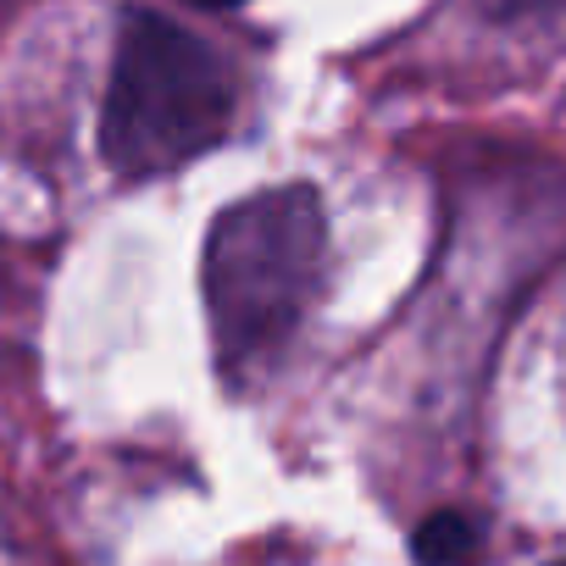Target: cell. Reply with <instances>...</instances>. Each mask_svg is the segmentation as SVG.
<instances>
[{
    "label": "cell",
    "mask_w": 566,
    "mask_h": 566,
    "mask_svg": "<svg viewBox=\"0 0 566 566\" xmlns=\"http://www.w3.org/2000/svg\"><path fill=\"white\" fill-rule=\"evenodd\" d=\"M323 266H328V217L317 189L283 184L217 211L200 261L217 361L228 373L266 367L317 306Z\"/></svg>",
    "instance_id": "6da1fadb"
},
{
    "label": "cell",
    "mask_w": 566,
    "mask_h": 566,
    "mask_svg": "<svg viewBox=\"0 0 566 566\" xmlns=\"http://www.w3.org/2000/svg\"><path fill=\"white\" fill-rule=\"evenodd\" d=\"M233 117L239 84L200 34L156 12L123 18L101 106V150L123 178H161L217 150L233 134Z\"/></svg>",
    "instance_id": "7a4b0ae2"
},
{
    "label": "cell",
    "mask_w": 566,
    "mask_h": 566,
    "mask_svg": "<svg viewBox=\"0 0 566 566\" xmlns=\"http://www.w3.org/2000/svg\"><path fill=\"white\" fill-rule=\"evenodd\" d=\"M411 549H417L422 566H472L478 549H483V533H478L472 516H461V511H439V516H428V522L417 527Z\"/></svg>",
    "instance_id": "3957f363"
},
{
    "label": "cell",
    "mask_w": 566,
    "mask_h": 566,
    "mask_svg": "<svg viewBox=\"0 0 566 566\" xmlns=\"http://www.w3.org/2000/svg\"><path fill=\"white\" fill-rule=\"evenodd\" d=\"M511 12H533V7H555V0H505Z\"/></svg>",
    "instance_id": "277c9868"
},
{
    "label": "cell",
    "mask_w": 566,
    "mask_h": 566,
    "mask_svg": "<svg viewBox=\"0 0 566 566\" xmlns=\"http://www.w3.org/2000/svg\"><path fill=\"white\" fill-rule=\"evenodd\" d=\"M195 7H239V0H195Z\"/></svg>",
    "instance_id": "5b68a950"
},
{
    "label": "cell",
    "mask_w": 566,
    "mask_h": 566,
    "mask_svg": "<svg viewBox=\"0 0 566 566\" xmlns=\"http://www.w3.org/2000/svg\"><path fill=\"white\" fill-rule=\"evenodd\" d=\"M555 566H566V560H555Z\"/></svg>",
    "instance_id": "8992f818"
}]
</instances>
